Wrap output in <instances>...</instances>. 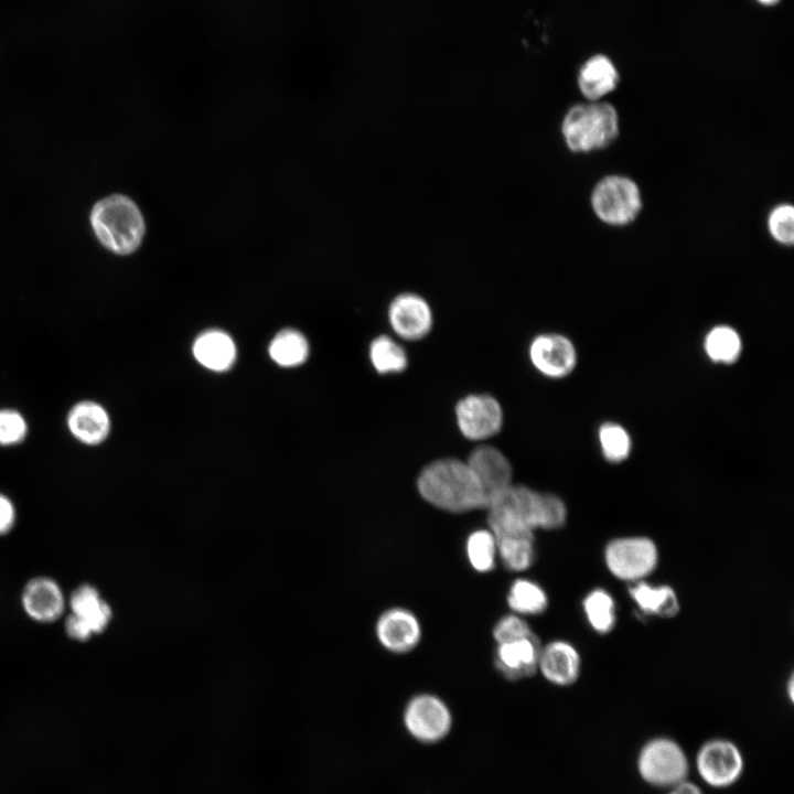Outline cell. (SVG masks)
Returning a JSON list of instances; mask_svg holds the SVG:
<instances>
[{"label": "cell", "instance_id": "cell-30", "mask_svg": "<svg viewBox=\"0 0 794 794\" xmlns=\"http://www.w3.org/2000/svg\"><path fill=\"white\" fill-rule=\"evenodd\" d=\"M599 441L604 458L610 462L625 460L631 451V438L619 423L605 422L599 429Z\"/></svg>", "mask_w": 794, "mask_h": 794}, {"label": "cell", "instance_id": "cell-28", "mask_svg": "<svg viewBox=\"0 0 794 794\" xmlns=\"http://www.w3.org/2000/svg\"><path fill=\"white\" fill-rule=\"evenodd\" d=\"M465 554L470 566L480 573H486L495 567L497 546L490 528L472 532L465 541Z\"/></svg>", "mask_w": 794, "mask_h": 794}, {"label": "cell", "instance_id": "cell-23", "mask_svg": "<svg viewBox=\"0 0 794 794\" xmlns=\"http://www.w3.org/2000/svg\"><path fill=\"white\" fill-rule=\"evenodd\" d=\"M497 557L511 571H525L535 559V535L495 536Z\"/></svg>", "mask_w": 794, "mask_h": 794}, {"label": "cell", "instance_id": "cell-34", "mask_svg": "<svg viewBox=\"0 0 794 794\" xmlns=\"http://www.w3.org/2000/svg\"><path fill=\"white\" fill-rule=\"evenodd\" d=\"M15 519V511L11 501L0 493V534L8 533Z\"/></svg>", "mask_w": 794, "mask_h": 794}, {"label": "cell", "instance_id": "cell-1", "mask_svg": "<svg viewBox=\"0 0 794 794\" xmlns=\"http://www.w3.org/2000/svg\"><path fill=\"white\" fill-rule=\"evenodd\" d=\"M487 512L489 528L495 536L558 529L567 519V508L560 497L513 483L493 500Z\"/></svg>", "mask_w": 794, "mask_h": 794}, {"label": "cell", "instance_id": "cell-26", "mask_svg": "<svg viewBox=\"0 0 794 794\" xmlns=\"http://www.w3.org/2000/svg\"><path fill=\"white\" fill-rule=\"evenodd\" d=\"M705 352L716 363H734L742 351L739 333L731 326L717 325L705 337Z\"/></svg>", "mask_w": 794, "mask_h": 794}, {"label": "cell", "instance_id": "cell-16", "mask_svg": "<svg viewBox=\"0 0 794 794\" xmlns=\"http://www.w3.org/2000/svg\"><path fill=\"white\" fill-rule=\"evenodd\" d=\"M466 463L484 487L491 503L512 484V465L503 452L493 446L476 447L470 453Z\"/></svg>", "mask_w": 794, "mask_h": 794}, {"label": "cell", "instance_id": "cell-24", "mask_svg": "<svg viewBox=\"0 0 794 794\" xmlns=\"http://www.w3.org/2000/svg\"><path fill=\"white\" fill-rule=\"evenodd\" d=\"M509 609L517 615H537L548 607L545 590L535 581L518 578L511 584L507 597Z\"/></svg>", "mask_w": 794, "mask_h": 794}, {"label": "cell", "instance_id": "cell-6", "mask_svg": "<svg viewBox=\"0 0 794 794\" xmlns=\"http://www.w3.org/2000/svg\"><path fill=\"white\" fill-rule=\"evenodd\" d=\"M636 769L645 783L672 788L687 779L689 762L684 749L675 740L658 737L641 748Z\"/></svg>", "mask_w": 794, "mask_h": 794}, {"label": "cell", "instance_id": "cell-35", "mask_svg": "<svg viewBox=\"0 0 794 794\" xmlns=\"http://www.w3.org/2000/svg\"><path fill=\"white\" fill-rule=\"evenodd\" d=\"M760 3L770 6L776 3L779 0H758Z\"/></svg>", "mask_w": 794, "mask_h": 794}, {"label": "cell", "instance_id": "cell-4", "mask_svg": "<svg viewBox=\"0 0 794 794\" xmlns=\"http://www.w3.org/2000/svg\"><path fill=\"white\" fill-rule=\"evenodd\" d=\"M616 109L607 101H588L571 106L561 121V135L575 153H589L610 146L619 136Z\"/></svg>", "mask_w": 794, "mask_h": 794}, {"label": "cell", "instance_id": "cell-36", "mask_svg": "<svg viewBox=\"0 0 794 794\" xmlns=\"http://www.w3.org/2000/svg\"><path fill=\"white\" fill-rule=\"evenodd\" d=\"M668 794V793H667Z\"/></svg>", "mask_w": 794, "mask_h": 794}, {"label": "cell", "instance_id": "cell-7", "mask_svg": "<svg viewBox=\"0 0 794 794\" xmlns=\"http://www.w3.org/2000/svg\"><path fill=\"white\" fill-rule=\"evenodd\" d=\"M695 764L704 783L713 788L732 786L744 770V759L738 745L721 738L706 741L697 751Z\"/></svg>", "mask_w": 794, "mask_h": 794}, {"label": "cell", "instance_id": "cell-25", "mask_svg": "<svg viewBox=\"0 0 794 794\" xmlns=\"http://www.w3.org/2000/svg\"><path fill=\"white\" fill-rule=\"evenodd\" d=\"M368 356L374 369L382 375L398 374L408 366L405 348L387 335H379L371 342Z\"/></svg>", "mask_w": 794, "mask_h": 794}, {"label": "cell", "instance_id": "cell-9", "mask_svg": "<svg viewBox=\"0 0 794 794\" xmlns=\"http://www.w3.org/2000/svg\"><path fill=\"white\" fill-rule=\"evenodd\" d=\"M407 731L418 741L437 742L443 739L452 726L447 704L432 694L414 696L404 711Z\"/></svg>", "mask_w": 794, "mask_h": 794}, {"label": "cell", "instance_id": "cell-22", "mask_svg": "<svg viewBox=\"0 0 794 794\" xmlns=\"http://www.w3.org/2000/svg\"><path fill=\"white\" fill-rule=\"evenodd\" d=\"M630 594L637 607L647 614L670 618L679 610L676 593L669 586L653 587L637 581L630 588Z\"/></svg>", "mask_w": 794, "mask_h": 794}, {"label": "cell", "instance_id": "cell-29", "mask_svg": "<svg viewBox=\"0 0 794 794\" xmlns=\"http://www.w3.org/2000/svg\"><path fill=\"white\" fill-rule=\"evenodd\" d=\"M583 610L589 624L601 634L609 633L615 624V604L612 597L602 589L591 591L583 600Z\"/></svg>", "mask_w": 794, "mask_h": 794}, {"label": "cell", "instance_id": "cell-20", "mask_svg": "<svg viewBox=\"0 0 794 794\" xmlns=\"http://www.w3.org/2000/svg\"><path fill=\"white\" fill-rule=\"evenodd\" d=\"M619 83V73L612 61L604 55H594L581 66L578 87L588 101L601 100L613 92Z\"/></svg>", "mask_w": 794, "mask_h": 794}, {"label": "cell", "instance_id": "cell-12", "mask_svg": "<svg viewBox=\"0 0 794 794\" xmlns=\"http://www.w3.org/2000/svg\"><path fill=\"white\" fill-rule=\"evenodd\" d=\"M388 322L401 339L418 341L431 331L433 314L425 298L414 292H404L389 303Z\"/></svg>", "mask_w": 794, "mask_h": 794}, {"label": "cell", "instance_id": "cell-2", "mask_svg": "<svg viewBox=\"0 0 794 794\" xmlns=\"http://www.w3.org/2000/svg\"><path fill=\"white\" fill-rule=\"evenodd\" d=\"M420 496L449 513L487 509L491 500L466 461L455 458L436 460L417 479Z\"/></svg>", "mask_w": 794, "mask_h": 794}, {"label": "cell", "instance_id": "cell-21", "mask_svg": "<svg viewBox=\"0 0 794 794\" xmlns=\"http://www.w3.org/2000/svg\"><path fill=\"white\" fill-rule=\"evenodd\" d=\"M193 354L204 367L222 372L234 363L236 347L228 334L219 330H210L195 340Z\"/></svg>", "mask_w": 794, "mask_h": 794}, {"label": "cell", "instance_id": "cell-11", "mask_svg": "<svg viewBox=\"0 0 794 794\" xmlns=\"http://www.w3.org/2000/svg\"><path fill=\"white\" fill-rule=\"evenodd\" d=\"M72 614L65 622L69 637L86 641L103 632L111 620V609L99 592L89 584L78 587L71 596Z\"/></svg>", "mask_w": 794, "mask_h": 794}, {"label": "cell", "instance_id": "cell-17", "mask_svg": "<svg viewBox=\"0 0 794 794\" xmlns=\"http://www.w3.org/2000/svg\"><path fill=\"white\" fill-rule=\"evenodd\" d=\"M580 665L575 646L565 641H552L541 646L537 670L555 685L569 686L578 679Z\"/></svg>", "mask_w": 794, "mask_h": 794}, {"label": "cell", "instance_id": "cell-27", "mask_svg": "<svg viewBox=\"0 0 794 794\" xmlns=\"http://www.w3.org/2000/svg\"><path fill=\"white\" fill-rule=\"evenodd\" d=\"M309 354L305 337L294 330L279 332L269 345V355L280 366L292 367L303 363Z\"/></svg>", "mask_w": 794, "mask_h": 794}, {"label": "cell", "instance_id": "cell-13", "mask_svg": "<svg viewBox=\"0 0 794 794\" xmlns=\"http://www.w3.org/2000/svg\"><path fill=\"white\" fill-rule=\"evenodd\" d=\"M533 366L544 376L564 378L577 363L572 342L561 334L546 333L533 339L528 350Z\"/></svg>", "mask_w": 794, "mask_h": 794}, {"label": "cell", "instance_id": "cell-33", "mask_svg": "<svg viewBox=\"0 0 794 794\" xmlns=\"http://www.w3.org/2000/svg\"><path fill=\"white\" fill-rule=\"evenodd\" d=\"M533 633L529 624L517 614L501 618L493 627V639L496 644L515 641Z\"/></svg>", "mask_w": 794, "mask_h": 794}, {"label": "cell", "instance_id": "cell-18", "mask_svg": "<svg viewBox=\"0 0 794 794\" xmlns=\"http://www.w3.org/2000/svg\"><path fill=\"white\" fill-rule=\"evenodd\" d=\"M22 605L33 620L49 623L57 620L64 610V597L58 584L50 578L32 579L22 593Z\"/></svg>", "mask_w": 794, "mask_h": 794}, {"label": "cell", "instance_id": "cell-3", "mask_svg": "<svg viewBox=\"0 0 794 794\" xmlns=\"http://www.w3.org/2000/svg\"><path fill=\"white\" fill-rule=\"evenodd\" d=\"M90 225L100 244L117 255L132 254L144 234L140 210L133 201L120 194L104 197L94 205Z\"/></svg>", "mask_w": 794, "mask_h": 794}, {"label": "cell", "instance_id": "cell-5", "mask_svg": "<svg viewBox=\"0 0 794 794\" xmlns=\"http://www.w3.org/2000/svg\"><path fill=\"white\" fill-rule=\"evenodd\" d=\"M590 203L597 218L613 227L634 222L643 206L636 182L621 174L600 179L591 191Z\"/></svg>", "mask_w": 794, "mask_h": 794}, {"label": "cell", "instance_id": "cell-19", "mask_svg": "<svg viewBox=\"0 0 794 794\" xmlns=\"http://www.w3.org/2000/svg\"><path fill=\"white\" fill-rule=\"evenodd\" d=\"M69 432L82 443L96 446L103 442L110 430L106 409L92 400L77 403L67 415Z\"/></svg>", "mask_w": 794, "mask_h": 794}, {"label": "cell", "instance_id": "cell-15", "mask_svg": "<svg viewBox=\"0 0 794 794\" xmlns=\"http://www.w3.org/2000/svg\"><path fill=\"white\" fill-rule=\"evenodd\" d=\"M541 646L535 633L500 643L495 650L494 665L508 680L528 678L537 672Z\"/></svg>", "mask_w": 794, "mask_h": 794}, {"label": "cell", "instance_id": "cell-10", "mask_svg": "<svg viewBox=\"0 0 794 794\" xmlns=\"http://www.w3.org/2000/svg\"><path fill=\"white\" fill-rule=\"evenodd\" d=\"M460 432L470 440H486L500 432L504 421L501 404L487 394H470L455 405Z\"/></svg>", "mask_w": 794, "mask_h": 794}, {"label": "cell", "instance_id": "cell-32", "mask_svg": "<svg viewBox=\"0 0 794 794\" xmlns=\"http://www.w3.org/2000/svg\"><path fill=\"white\" fill-rule=\"evenodd\" d=\"M28 432L23 416L13 409L0 410V444L13 446L21 442Z\"/></svg>", "mask_w": 794, "mask_h": 794}, {"label": "cell", "instance_id": "cell-14", "mask_svg": "<svg viewBox=\"0 0 794 794\" xmlns=\"http://www.w3.org/2000/svg\"><path fill=\"white\" fill-rule=\"evenodd\" d=\"M375 633L379 644L394 654H406L417 647L422 631L417 616L405 608H390L377 619Z\"/></svg>", "mask_w": 794, "mask_h": 794}, {"label": "cell", "instance_id": "cell-31", "mask_svg": "<svg viewBox=\"0 0 794 794\" xmlns=\"http://www.w3.org/2000/svg\"><path fill=\"white\" fill-rule=\"evenodd\" d=\"M770 236L782 246H792L794 242V208L790 203L775 205L766 219Z\"/></svg>", "mask_w": 794, "mask_h": 794}, {"label": "cell", "instance_id": "cell-8", "mask_svg": "<svg viewBox=\"0 0 794 794\" xmlns=\"http://www.w3.org/2000/svg\"><path fill=\"white\" fill-rule=\"evenodd\" d=\"M604 559L613 576L635 582L655 569L658 552L656 545L650 538L623 537L608 544Z\"/></svg>", "mask_w": 794, "mask_h": 794}]
</instances>
